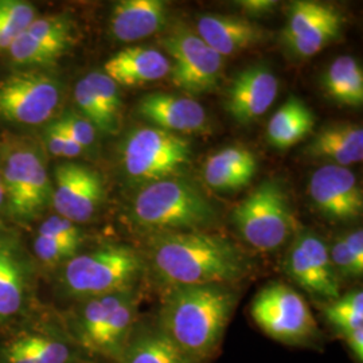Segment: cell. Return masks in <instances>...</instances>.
<instances>
[{"label": "cell", "mask_w": 363, "mask_h": 363, "mask_svg": "<svg viewBox=\"0 0 363 363\" xmlns=\"http://www.w3.org/2000/svg\"><path fill=\"white\" fill-rule=\"evenodd\" d=\"M148 259L157 279L169 286L233 284L249 272L242 250L226 237L203 232L156 233Z\"/></svg>", "instance_id": "6da1fadb"}, {"label": "cell", "mask_w": 363, "mask_h": 363, "mask_svg": "<svg viewBox=\"0 0 363 363\" xmlns=\"http://www.w3.org/2000/svg\"><path fill=\"white\" fill-rule=\"evenodd\" d=\"M237 304L225 284L172 286L164 295L156 323L195 363L217 351Z\"/></svg>", "instance_id": "7a4b0ae2"}, {"label": "cell", "mask_w": 363, "mask_h": 363, "mask_svg": "<svg viewBox=\"0 0 363 363\" xmlns=\"http://www.w3.org/2000/svg\"><path fill=\"white\" fill-rule=\"evenodd\" d=\"M145 261L135 247L105 244L81 250L50 274L54 296L66 306L86 298L136 289Z\"/></svg>", "instance_id": "3957f363"}, {"label": "cell", "mask_w": 363, "mask_h": 363, "mask_svg": "<svg viewBox=\"0 0 363 363\" xmlns=\"http://www.w3.org/2000/svg\"><path fill=\"white\" fill-rule=\"evenodd\" d=\"M138 289L86 298L57 308L67 334L91 358L116 362L133 325L139 320Z\"/></svg>", "instance_id": "277c9868"}, {"label": "cell", "mask_w": 363, "mask_h": 363, "mask_svg": "<svg viewBox=\"0 0 363 363\" xmlns=\"http://www.w3.org/2000/svg\"><path fill=\"white\" fill-rule=\"evenodd\" d=\"M4 216L18 229L30 228L52 206V182L42 144L30 138L7 136L0 143Z\"/></svg>", "instance_id": "5b68a950"}, {"label": "cell", "mask_w": 363, "mask_h": 363, "mask_svg": "<svg viewBox=\"0 0 363 363\" xmlns=\"http://www.w3.org/2000/svg\"><path fill=\"white\" fill-rule=\"evenodd\" d=\"M133 220L157 233L201 232L217 220L211 202L191 182L167 178L145 184L135 198Z\"/></svg>", "instance_id": "8992f818"}, {"label": "cell", "mask_w": 363, "mask_h": 363, "mask_svg": "<svg viewBox=\"0 0 363 363\" xmlns=\"http://www.w3.org/2000/svg\"><path fill=\"white\" fill-rule=\"evenodd\" d=\"M89 358L67 334L58 310L45 303L0 334V363H84Z\"/></svg>", "instance_id": "52a82bcc"}, {"label": "cell", "mask_w": 363, "mask_h": 363, "mask_svg": "<svg viewBox=\"0 0 363 363\" xmlns=\"http://www.w3.org/2000/svg\"><path fill=\"white\" fill-rule=\"evenodd\" d=\"M37 262L18 228L0 223V334L43 304Z\"/></svg>", "instance_id": "ba28073f"}, {"label": "cell", "mask_w": 363, "mask_h": 363, "mask_svg": "<svg viewBox=\"0 0 363 363\" xmlns=\"http://www.w3.org/2000/svg\"><path fill=\"white\" fill-rule=\"evenodd\" d=\"M62 99L64 85L48 69H15L0 78V120L21 127L46 125Z\"/></svg>", "instance_id": "9c48e42d"}, {"label": "cell", "mask_w": 363, "mask_h": 363, "mask_svg": "<svg viewBox=\"0 0 363 363\" xmlns=\"http://www.w3.org/2000/svg\"><path fill=\"white\" fill-rule=\"evenodd\" d=\"M191 157L183 135L156 127L130 130L121 147V166L132 182L154 183L172 178Z\"/></svg>", "instance_id": "30bf717a"}, {"label": "cell", "mask_w": 363, "mask_h": 363, "mask_svg": "<svg viewBox=\"0 0 363 363\" xmlns=\"http://www.w3.org/2000/svg\"><path fill=\"white\" fill-rule=\"evenodd\" d=\"M233 220L247 244L261 252L281 247L294 232L288 195L274 181L261 183L237 205Z\"/></svg>", "instance_id": "8fae6325"}, {"label": "cell", "mask_w": 363, "mask_h": 363, "mask_svg": "<svg viewBox=\"0 0 363 363\" xmlns=\"http://www.w3.org/2000/svg\"><path fill=\"white\" fill-rule=\"evenodd\" d=\"M250 313L268 337L286 345H304L318 333L307 301L294 288L280 281L259 289L252 301Z\"/></svg>", "instance_id": "7c38bea8"}, {"label": "cell", "mask_w": 363, "mask_h": 363, "mask_svg": "<svg viewBox=\"0 0 363 363\" xmlns=\"http://www.w3.org/2000/svg\"><path fill=\"white\" fill-rule=\"evenodd\" d=\"M162 45L172 60L169 81L187 97L206 94L218 86L223 58L196 33L184 26L174 27Z\"/></svg>", "instance_id": "4fadbf2b"}, {"label": "cell", "mask_w": 363, "mask_h": 363, "mask_svg": "<svg viewBox=\"0 0 363 363\" xmlns=\"http://www.w3.org/2000/svg\"><path fill=\"white\" fill-rule=\"evenodd\" d=\"M77 26L66 13L37 16L6 52L16 69H48L76 42Z\"/></svg>", "instance_id": "5bb4252c"}, {"label": "cell", "mask_w": 363, "mask_h": 363, "mask_svg": "<svg viewBox=\"0 0 363 363\" xmlns=\"http://www.w3.org/2000/svg\"><path fill=\"white\" fill-rule=\"evenodd\" d=\"M52 206L55 214L82 225L91 222L104 203L101 174L77 162H62L54 169Z\"/></svg>", "instance_id": "9a60e30c"}, {"label": "cell", "mask_w": 363, "mask_h": 363, "mask_svg": "<svg viewBox=\"0 0 363 363\" xmlns=\"http://www.w3.org/2000/svg\"><path fill=\"white\" fill-rule=\"evenodd\" d=\"M286 272L312 296L333 301L340 296V281L328 245L308 230H300L288 247Z\"/></svg>", "instance_id": "2e32d148"}, {"label": "cell", "mask_w": 363, "mask_h": 363, "mask_svg": "<svg viewBox=\"0 0 363 363\" xmlns=\"http://www.w3.org/2000/svg\"><path fill=\"white\" fill-rule=\"evenodd\" d=\"M308 193L313 205L327 218L350 220L362 214V189L347 167L325 164L316 169L310 179Z\"/></svg>", "instance_id": "e0dca14e"}, {"label": "cell", "mask_w": 363, "mask_h": 363, "mask_svg": "<svg viewBox=\"0 0 363 363\" xmlns=\"http://www.w3.org/2000/svg\"><path fill=\"white\" fill-rule=\"evenodd\" d=\"M279 81L262 65L249 66L233 78L226 91L225 108L240 124H250L274 103Z\"/></svg>", "instance_id": "ac0fdd59"}, {"label": "cell", "mask_w": 363, "mask_h": 363, "mask_svg": "<svg viewBox=\"0 0 363 363\" xmlns=\"http://www.w3.org/2000/svg\"><path fill=\"white\" fill-rule=\"evenodd\" d=\"M138 113L156 128L172 133H206L208 121L206 111L191 97L167 93L144 96L138 104Z\"/></svg>", "instance_id": "d6986e66"}, {"label": "cell", "mask_w": 363, "mask_h": 363, "mask_svg": "<svg viewBox=\"0 0 363 363\" xmlns=\"http://www.w3.org/2000/svg\"><path fill=\"white\" fill-rule=\"evenodd\" d=\"M198 35L220 57L250 49L267 38L262 27L240 16L206 13L198 19Z\"/></svg>", "instance_id": "ffe728a7"}, {"label": "cell", "mask_w": 363, "mask_h": 363, "mask_svg": "<svg viewBox=\"0 0 363 363\" xmlns=\"http://www.w3.org/2000/svg\"><path fill=\"white\" fill-rule=\"evenodd\" d=\"M169 21L163 0H121L112 9L109 30L118 42H136L159 33Z\"/></svg>", "instance_id": "44dd1931"}, {"label": "cell", "mask_w": 363, "mask_h": 363, "mask_svg": "<svg viewBox=\"0 0 363 363\" xmlns=\"http://www.w3.org/2000/svg\"><path fill=\"white\" fill-rule=\"evenodd\" d=\"M171 62L163 52L147 46H130L112 55L104 73L117 85L142 86L169 74Z\"/></svg>", "instance_id": "7402d4cb"}, {"label": "cell", "mask_w": 363, "mask_h": 363, "mask_svg": "<svg viewBox=\"0 0 363 363\" xmlns=\"http://www.w3.org/2000/svg\"><path fill=\"white\" fill-rule=\"evenodd\" d=\"M115 363H195L157 323L142 318L133 325Z\"/></svg>", "instance_id": "603a6c76"}, {"label": "cell", "mask_w": 363, "mask_h": 363, "mask_svg": "<svg viewBox=\"0 0 363 363\" xmlns=\"http://www.w3.org/2000/svg\"><path fill=\"white\" fill-rule=\"evenodd\" d=\"M306 152L340 167L357 164L363 159V130L352 123H339L319 130Z\"/></svg>", "instance_id": "cb8c5ba5"}, {"label": "cell", "mask_w": 363, "mask_h": 363, "mask_svg": "<svg viewBox=\"0 0 363 363\" xmlns=\"http://www.w3.org/2000/svg\"><path fill=\"white\" fill-rule=\"evenodd\" d=\"M257 157L245 147H228L210 156L203 166V178L217 191H235L253 179Z\"/></svg>", "instance_id": "d4e9b609"}, {"label": "cell", "mask_w": 363, "mask_h": 363, "mask_svg": "<svg viewBox=\"0 0 363 363\" xmlns=\"http://www.w3.org/2000/svg\"><path fill=\"white\" fill-rule=\"evenodd\" d=\"M313 125L315 116L308 105L292 96L271 117L267 138L274 148L286 150L310 135Z\"/></svg>", "instance_id": "484cf974"}, {"label": "cell", "mask_w": 363, "mask_h": 363, "mask_svg": "<svg viewBox=\"0 0 363 363\" xmlns=\"http://www.w3.org/2000/svg\"><path fill=\"white\" fill-rule=\"evenodd\" d=\"M325 93L337 104L358 108L363 104V72L350 55H342L330 65L323 77Z\"/></svg>", "instance_id": "4316f807"}, {"label": "cell", "mask_w": 363, "mask_h": 363, "mask_svg": "<svg viewBox=\"0 0 363 363\" xmlns=\"http://www.w3.org/2000/svg\"><path fill=\"white\" fill-rule=\"evenodd\" d=\"M91 88V97L100 116L99 132L115 135L121 124V106L118 85L104 72H91L85 76Z\"/></svg>", "instance_id": "83f0119b"}, {"label": "cell", "mask_w": 363, "mask_h": 363, "mask_svg": "<svg viewBox=\"0 0 363 363\" xmlns=\"http://www.w3.org/2000/svg\"><path fill=\"white\" fill-rule=\"evenodd\" d=\"M327 323L340 337L363 328L362 289H352L323 307Z\"/></svg>", "instance_id": "f1b7e54d"}, {"label": "cell", "mask_w": 363, "mask_h": 363, "mask_svg": "<svg viewBox=\"0 0 363 363\" xmlns=\"http://www.w3.org/2000/svg\"><path fill=\"white\" fill-rule=\"evenodd\" d=\"M343 16L335 10L330 13L320 23L312 26L296 38L286 40L289 50L300 58H308L325 49L327 45L337 40L342 33Z\"/></svg>", "instance_id": "f546056e"}, {"label": "cell", "mask_w": 363, "mask_h": 363, "mask_svg": "<svg viewBox=\"0 0 363 363\" xmlns=\"http://www.w3.org/2000/svg\"><path fill=\"white\" fill-rule=\"evenodd\" d=\"M330 259L337 277L359 279L363 274V232L357 229L337 237L328 247Z\"/></svg>", "instance_id": "4dcf8cb0"}, {"label": "cell", "mask_w": 363, "mask_h": 363, "mask_svg": "<svg viewBox=\"0 0 363 363\" xmlns=\"http://www.w3.org/2000/svg\"><path fill=\"white\" fill-rule=\"evenodd\" d=\"M38 16L37 7L25 0H0V52H7Z\"/></svg>", "instance_id": "1f68e13d"}, {"label": "cell", "mask_w": 363, "mask_h": 363, "mask_svg": "<svg viewBox=\"0 0 363 363\" xmlns=\"http://www.w3.org/2000/svg\"><path fill=\"white\" fill-rule=\"evenodd\" d=\"M335 10H337L335 7L320 1H313V0L294 1L289 7L288 22H286V30L283 33L284 42L301 35L312 26L320 23Z\"/></svg>", "instance_id": "d6a6232c"}, {"label": "cell", "mask_w": 363, "mask_h": 363, "mask_svg": "<svg viewBox=\"0 0 363 363\" xmlns=\"http://www.w3.org/2000/svg\"><path fill=\"white\" fill-rule=\"evenodd\" d=\"M42 144L46 154L62 159H76L82 155L85 151L78 145L72 136L66 132L65 128L58 123L57 118L52 120L45 125L42 130Z\"/></svg>", "instance_id": "836d02e7"}, {"label": "cell", "mask_w": 363, "mask_h": 363, "mask_svg": "<svg viewBox=\"0 0 363 363\" xmlns=\"http://www.w3.org/2000/svg\"><path fill=\"white\" fill-rule=\"evenodd\" d=\"M57 120L84 151L94 147L97 130L85 117L78 112H66L62 116L57 117Z\"/></svg>", "instance_id": "e575fe53"}, {"label": "cell", "mask_w": 363, "mask_h": 363, "mask_svg": "<svg viewBox=\"0 0 363 363\" xmlns=\"http://www.w3.org/2000/svg\"><path fill=\"white\" fill-rule=\"evenodd\" d=\"M238 4L247 15H264V13H271L276 7L277 1H274V0H241Z\"/></svg>", "instance_id": "d590c367"}, {"label": "cell", "mask_w": 363, "mask_h": 363, "mask_svg": "<svg viewBox=\"0 0 363 363\" xmlns=\"http://www.w3.org/2000/svg\"><path fill=\"white\" fill-rule=\"evenodd\" d=\"M349 349H350L351 354L354 357V359L358 363L363 362V328H359L354 333H351L349 335L342 337Z\"/></svg>", "instance_id": "8d00e7d4"}, {"label": "cell", "mask_w": 363, "mask_h": 363, "mask_svg": "<svg viewBox=\"0 0 363 363\" xmlns=\"http://www.w3.org/2000/svg\"><path fill=\"white\" fill-rule=\"evenodd\" d=\"M6 208V198H4V189H3V181H1V171H0V216L4 214Z\"/></svg>", "instance_id": "74e56055"}, {"label": "cell", "mask_w": 363, "mask_h": 363, "mask_svg": "<svg viewBox=\"0 0 363 363\" xmlns=\"http://www.w3.org/2000/svg\"><path fill=\"white\" fill-rule=\"evenodd\" d=\"M84 363H106L104 361H100V359H96V358H89V359H86Z\"/></svg>", "instance_id": "f35d334b"}]
</instances>
